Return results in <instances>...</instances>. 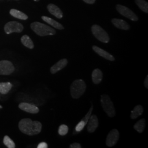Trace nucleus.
I'll list each match as a JSON object with an SVG mask.
<instances>
[{
  "instance_id": "nucleus-1",
  "label": "nucleus",
  "mask_w": 148,
  "mask_h": 148,
  "mask_svg": "<svg viewBox=\"0 0 148 148\" xmlns=\"http://www.w3.org/2000/svg\"><path fill=\"white\" fill-rule=\"evenodd\" d=\"M21 132L28 136H34L41 132L42 124L40 122L32 121L30 119H23L18 124Z\"/></svg>"
},
{
  "instance_id": "nucleus-2",
  "label": "nucleus",
  "mask_w": 148,
  "mask_h": 148,
  "mask_svg": "<svg viewBox=\"0 0 148 148\" xmlns=\"http://www.w3.org/2000/svg\"><path fill=\"white\" fill-rule=\"evenodd\" d=\"M30 27L37 35L40 36L54 35L56 34V31L53 28L40 22H33L31 24Z\"/></svg>"
},
{
  "instance_id": "nucleus-3",
  "label": "nucleus",
  "mask_w": 148,
  "mask_h": 148,
  "mask_svg": "<svg viewBox=\"0 0 148 148\" xmlns=\"http://www.w3.org/2000/svg\"><path fill=\"white\" fill-rule=\"evenodd\" d=\"M86 85L82 79L75 80L70 87L71 97L74 99H78L85 93Z\"/></svg>"
},
{
  "instance_id": "nucleus-4",
  "label": "nucleus",
  "mask_w": 148,
  "mask_h": 148,
  "mask_svg": "<svg viewBox=\"0 0 148 148\" xmlns=\"http://www.w3.org/2000/svg\"><path fill=\"white\" fill-rule=\"evenodd\" d=\"M101 104L107 115L110 117L115 116L116 115L115 109L110 98L107 95L101 96Z\"/></svg>"
},
{
  "instance_id": "nucleus-5",
  "label": "nucleus",
  "mask_w": 148,
  "mask_h": 148,
  "mask_svg": "<svg viewBox=\"0 0 148 148\" xmlns=\"http://www.w3.org/2000/svg\"><path fill=\"white\" fill-rule=\"evenodd\" d=\"M91 30L95 37L99 41L103 43H108L110 41V37L108 34L101 27L98 25H93Z\"/></svg>"
},
{
  "instance_id": "nucleus-6",
  "label": "nucleus",
  "mask_w": 148,
  "mask_h": 148,
  "mask_svg": "<svg viewBox=\"0 0 148 148\" xmlns=\"http://www.w3.org/2000/svg\"><path fill=\"white\" fill-rule=\"evenodd\" d=\"M24 27L21 23L16 21H11L5 24L4 30L7 34H10L13 32L20 33L23 32Z\"/></svg>"
},
{
  "instance_id": "nucleus-7",
  "label": "nucleus",
  "mask_w": 148,
  "mask_h": 148,
  "mask_svg": "<svg viewBox=\"0 0 148 148\" xmlns=\"http://www.w3.org/2000/svg\"><path fill=\"white\" fill-rule=\"evenodd\" d=\"M116 8L117 11L120 14L130 19L132 21H138V18L137 15L128 8L121 5H117Z\"/></svg>"
},
{
  "instance_id": "nucleus-8",
  "label": "nucleus",
  "mask_w": 148,
  "mask_h": 148,
  "mask_svg": "<svg viewBox=\"0 0 148 148\" xmlns=\"http://www.w3.org/2000/svg\"><path fill=\"white\" fill-rule=\"evenodd\" d=\"M14 66L10 61H0V75H10L14 72Z\"/></svg>"
},
{
  "instance_id": "nucleus-9",
  "label": "nucleus",
  "mask_w": 148,
  "mask_h": 148,
  "mask_svg": "<svg viewBox=\"0 0 148 148\" xmlns=\"http://www.w3.org/2000/svg\"><path fill=\"white\" fill-rule=\"evenodd\" d=\"M120 137V133L116 129H113L109 133L106 139V145L109 147H114L118 142Z\"/></svg>"
},
{
  "instance_id": "nucleus-10",
  "label": "nucleus",
  "mask_w": 148,
  "mask_h": 148,
  "mask_svg": "<svg viewBox=\"0 0 148 148\" xmlns=\"http://www.w3.org/2000/svg\"><path fill=\"white\" fill-rule=\"evenodd\" d=\"M20 109L23 111H25L30 114H37L39 112V109L36 106L31 104L30 103H27L25 102H22L20 103L18 106Z\"/></svg>"
},
{
  "instance_id": "nucleus-11",
  "label": "nucleus",
  "mask_w": 148,
  "mask_h": 148,
  "mask_svg": "<svg viewBox=\"0 0 148 148\" xmlns=\"http://www.w3.org/2000/svg\"><path fill=\"white\" fill-rule=\"evenodd\" d=\"M87 131L89 133H93L98 127V119L95 115L90 116L88 121Z\"/></svg>"
},
{
  "instance_id": "nucleus-12",
  "label": "nucleus",
  "mask_w": 148,
  "mask_h": 148,
  "mask_svg": "<svg viewBox=\"0 0 148 148\" xmlns=\"http://www.w3.org/2000/svg\"><path fill=\"white\" fill-rule=\"evenodd\" d=\"M68 63V61L66 59L64 58L60 60L56 64L53 65L50 71L51 74H54L64 69Z\"/></svg>"
},
{
  "instance_id": "nucleus-13",
  "label": "nucleus",
  "mask_w": 148,
  "mask_h": 148,
  "mask_svg": "<svg viewBox=\"0 0 148 148\" xmlns=\"http://www.w3.org/2000/svg\"><path fill=\"white\" fill-rule=\"evenodd\" d=\"M93 51L95 53H97L98 55H99L101 57L106 59L108 60H110L111 62L115 60V58L111 55V54L108 53L104 49H101V48L98 47L96 46H93L92 47Z\"/></svg>"
},
{
  "instance_id": "nucleus-14",
  "label": "nucleus",
  "mask_w": 148,
  "mask_h": 148,
  "mask_svg": "<svg viewBox=\"0 0 148 148\" xmlns=\"http://www.w3.org/2000/svg\"><path fill=\"white\" fill-rule=\"evenodd\" d=\"M47 10L51 14L58 19H61L63 16V12L60 10V9L58 6L54 4H49L47 5Z\"/></svg>"
},
{
  "instance_id": "nucleus-15",
  "label": "nucleus",
  "mask_w": 148,
  "mask_h": 148,
  "mask_svg": "<svg viewBox=\"0 0 148 148\" xmlns=\"http://www.w3.org/2000/svg\"><path fill=\"white\" fill-rule=\"evenodd\" d=\"M111 22L114 24V25L118 29L124 30H128L130 29V27L129 24L126 21L123 20L114 18L111 20Z\"/></svg>"
},
{
  "instance_id": "nucleus-16",
  "label": "nucleus",
  "mask_w": 148,
  "mask_h": 148,
  "mask_svg": "<svg viewBox=\"0 0 148 148\" xmlns=\"http://www.w3.org/2000/svg\"><path fill=\"white\" fill-rule=\"evenodd\" d=\"M92 79L93 82L95 85H98L103 79V73L100 69L94 70L92 74Z\"/></svg>"
},
{
  "instance_id": "nucleus-17",
  "label": "nucleus",
  "mask_w": 148,
  "mask_h": 148,
  "mask_svg": "<svg viewBox=\"0 0 148 148\" xmlns=\"http://www.w3.org/2000/svg\"><path fill=\"white\" fill-rule=\"evenodd\" d=\"M41 18H42V19L43 21L46 22L48 24L51 25V26H52L53 27H54L56 29H57L58 30H63L64 28L63 26L61 24H60L59 23L56 21H54V19L51 18H49V17L46 16H42Z\"/></svg>"
},
{
  "instance_id": "nucleus-18",
  "label": "nucleus",
  "mask_w": 148,
  "mask_h": 148,
  "mask_svg": "<svg viewBox=\"0 0 148 148\" xmlns=\"http://www.w3.org/2000/svg\"><path fill=\"white\" fill-rule=\"evenodd\" d=\"M10 13L12 16L21 20L25 21L28 19V16L25 13L16 9H11L10 11Z\"/></svg>"
},
{
  "instance_id": "nucleus-19",
  "label": "nucleus",
  "mask_w": 148,
  "mask_h": 148,
  "mask_svg": "<svg viewBox=\"0 0 148 148\" xmlns=\"http://www.w3.org/2000/svg\"><path fill=\"white\" fill-rule=\"evenodd\" d=\"M21 42L26 47L29 49H33L34 48V44L32 42V39L28 35H23L21 38Z\"/></svg>"
},
{
  "instance_id": "nucleus-20",
  "label": "nucleus",
  "mask_w": 148,
  "mask_h": 148,
  "mask_svg": "<svg viewBox=\"0 0 148 148\" xmlns=\"http://www.w3.org/2000/svg\"><path fill=\"white\" fill-rule=\"evenodd\" d=\"M143 112V106L140 105L136 106L134 108L132 111H131V118L133 120L136 119L139 116L142 115Z\"/></svg>"
},
{
  "instance_id": "nucleus-21",
  "label": "nucleus",
  "mask_w": 148,
  "mask_h": 148,
  "mask_svg": "<svg viewBox=\"0 0 148 148\" xmlns=\"http://www.w3.org/2000/svg\"><path fill=\"white\" fill-rule=\"evenodd\" d=\"M13 87L10 82H0V93L2 95L7 94Z\"/></svg>"
},
{
  "instance_id": "nucleus-22",
  "label": "nucleus",
  "mask_w": 148,
  "mask_h": 148,
  "mask_svg": "<svg viewBox=\"0 0 148 148\" xmlns=\"http://www.w3.org/2000/svg\"><path fill=\"white\" fill-rule=\"evenodd\" d=\"M134 129L137 131L138 132L142 133L145 127V120L144 119H142L139 120L134 125Z\"/></svg>"
},
{
  "instance_id": "nucleus-23",
  "label": "nucleus",
  "mask_w": 148,
  "mask_h": 148,
  "mask_svg": "<svg viewBox=\"0 0 148 148\" xmlns=\"http://www.w3.org/2000/svg\"><path fill=\"white\" fill-rule=\"evenodd\" d=\"M138 7L144 12L148 13V3L145 0H135Z\"/></svg>"
},
{
  "instance_id": "nucleus-24",
  "label": "nucleus",
  "mask_w": 148,
  "mask_h": 148,
  "mask_svg": "<svg viewBox=\"0 0 148 148\" xmlns=\"http://www.w3.org/2000/svg\"><path fill=\"white\" fill-rule=\"evenodd\" d=\"M3 143L8 148H16V144L11 138L8 136H5L3 138Z\"/></svg>"
},
{
  "instance_id": "nucleus-25",
  "label": "nucleus",
  "mask_w": 148,
  "mask_h": 148,
  "mask_svg": "<svg viewBox=\"0 0 148 148\" xmlns=\"http://www.w3.org/2000/svg\"><path fill=\"white\" fill-rule=\"evenodd\" d=\"M68 131H69V128L68 127V126L63 124L59 127V134L62 136H65L68 132Z\"/></svg>"
},
{
  "instance_id": "nucleus-26",
  "label": "nucleus",
  "mask_w": 148,
  "mask_h": 148,
  "mask_svg": "<svg viewBox=\"0 0 148 148\" xmlns=\"http://www.w3.org/2000/svg\"><path fill=\"white\" fill-rule=\"evenodd\" d=\"M86 123H85V121L82 120L81 121L79 122V123L77 125V126L75 127V130L76 131V132H81L83 129L86 126Z\"/></svg>"
},
{
  "instance_id": "nucleus-27",
  "label": "nucleus",
  "mask_w": 148,
  "mask_h": 148,
  "mask_svg": "<svg viewBox=\"0 0 148 148\" xmlns=\"http://www.w3.org/2000/svg\"><path fill=\"white\" fill-rule=\"evenodd\" d=\"M93 106H92L90 108V110L88 112V113L86 114V116L83 119V121H84L85 122V123L86 124H87V122L88 121V120H89V119H90V115H91V113H92V110H93Z\"/></svg>"
},
{
  "instance_id": "nucleus-28",
  "label": "nucleus",
  "mask_w": 148,
  "mask_h": 148,
  "mask_svg": "<svg viewBox=\"0 0 148 148\" xmlns=\"http://www.w3.org/2000/svg\"><path fill=\"white\" fill-rule=\"evenodd\" d=\"M70 148H81V145L79 143H73L72 144H71L70 145Z\"/></svg>"
},
{
  "instance_id": "nucleus-29",
  "label": "nucleus",
  "mask_w": 148,
  "mask_h": 148,
  "mask_svg": "<svg viewBox=\"0 0 148 148\" xmlns=\"http://www.w3.org/2000/svg\"><path fill=\"white\" fill-rule=\"evenodd\" d=\"M37 148H47V144L45 142H41L40 143L38 146L37 147Z\"/></svg>"
},
{
  "instance_id": "nucleus-30",
  "label": "nucleus",
  "mask_w": 148,
  "mask_h": 148,
  "mask_svg": "<svg viewBox=\"0 0 148 148\" xmlns=\"http://www.w3.org/2000/svg\"><path fill=\"white\" fill-rule=\"evenodd\" d=\"M85 2L88 3V4H90V5H92V4H93L95 2V0H83Z\"/></svg>"
},
{
  "instance_id": "nucleus-31",
  "label": "nucleus",
  "mask_w": 148,
  "mask_h": 148,
  "mask_svg": "<svg viewBox=\"0 0 148 148\" xmlns=\"http://www.w3.org/2000/svg\"><path fill=\"white\" fill-rule=\"evenodd\" d=\"M144 86H145V87L147 88H148V76H147V77H146V78H145V81H144Z\"/></svg>"
},
{
  "instance_id": "nucleus-32",
  "label": "nucleus",
  "mask_w": 148,
  "mask_h": 148,
  "mask_svg": "<svg viewBox=\"0 0 148 148\" xmlns=\"http://www.w3.org/2000/svg\"><path fill=\"white\" fill-rule=\"evenodd\" d=\"M34 1H36V2H38V1H39L40 0H34Z\"/></svg>"
}]
</instances>
